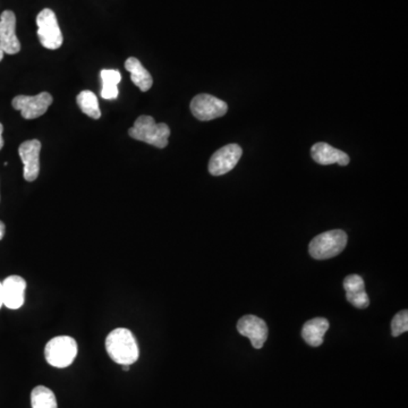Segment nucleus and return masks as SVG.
<instances>
[{"mask_svg":"<svg viewBox=\"0 0 408 408\" xmlns=\"http://www.w3.org/2000/svg\"><path fill=\"white\" fill-rule=\"evenodd\" d=\"M106 350L112 361L119 365L135 363L140 356V350L134 335L126 328L112 330L106 339Z\"/></svg>","mask_w":408,"mask_h":408,"instance_id":"1","label":"nucleus"},{"mask_svg":"<svg viewBox=\"0 0 408 408\" xmlns=\"http://www.w3.org/2000/svg\"><path fill=\"white\" fill-rule=\"evenodd\" d=\"M129 135L134 140L148 143L158 149H163L168 146L171 129L167 124L156 123L151 116H140L133 127L129 129Z\"/></svg>","mask_w":408,"mask_h":408,"instance_id":"2","label":"nucleus"},{"mask_svg":"<svg viewBox=\"0 0 408 408\" xmlns=\"http://www.w3.org/2000/svg\"><path fill=\"white\" fill-rule=\"evenodd\" d=\"M77 356V343L70 335H59L48 341L45 348V361L51 367L65 369Z\"/></svg>","mask_w":408,"mask_h":408,"instance_id":"3","label":"nucleus"},{"mask_svg":"<svg viewBox=\"0 0 408 408\" xmlns=\"http://www.w3.org/2000/svg\"><path fill=\"white\" fill-rule=\"evenodd\" d=\"M346 245L347 235L344 230H330L313 238L308 246V252L316 260H327L340 254Z\"/></svg>","mask_w":408,"mask_h":408,"instance_id":"4","label":"nucleus"},{"mask_svg":"<svg viewBox=\"0 0 408 408\" xmlns=\"http://www.w3.org/2000/svg\"><path fill=\"white\" fill-rule=\"evenodd\" d=\"M37 26L38 37L45 49L57 50L62 47L64 38L53 11L50 9H42L37 16Z\"/></svg>","mask_w":408,"mask_h":408,"instance_id":"5","label":"nucleus"},{"mask_svg":"<svg viewBox=\"0 0 408 408\" xmlns=\"http://www.w3.org/2000/svg\"><path fill=\"white\" fill-rule=\"evenodd\" d=\"M53 101V95L48 92L37 95H17L11 101V106L15 110L21 112L23 118L36 119L45 114Z\"/></svg>","mask_w":408,"mask_h":408,"instance_id":"6","label":"nucleus"},{"mask_svg":"<svg viewBox=\"0 0 408 408\" xmlns=\"http://www.w3.org/2000/svg\"><path fill=\"white\" fill-rule=\"evenodd\" d=\"M228 106L225 101L211 95H198L190 101V112L196 119L213 121L226 115Z\"/></svg>","mask_w":408,"mask_h":408,"instance_id":"7","label":"nucleus"},{"mask_svg":"<svg viewBox=\"0 0 408 408\" xmlns=\"http://www.w3.org/2000/svg\"><path fill=\"white\" fill-rule=\"evenodd\" d=\"M243 150L235 143L227 144L213 154L209 161V173L213 176H221L230 173L242 158Z\"/></svg>","mask_w":408,"mask_h":408,"instance_id":"8","label":"nucleus"},{"mask_svg":"<svg viewBox=\"0 0 408 408\" xmlns=\"http://www.w3.org/2000/svg\"><path fill=\"white\" fill-rule=\"evenodd\" d=\"M40 151L41 142L39 140L26 141L18 148V154L23 165V176L28 182H34L40 173Z\"/></svg>","mask_w":408,"mask_h":408,"instance_id":"9","label":"nucleus"},{"mask_svg":"<svg viewBox=\"0 0 408 408\" xmlns=\"http://www.w3.org/2000/svg\"><path fill=\"white\" fill-rule=\"evenodd\" d=\"M0 48L9 55H16L21 51V42L16 36L14 11H5L0 15Z\"/></svg>","mask_w":408,"mask_h":408,"instance_id":"10","label":"nucleus"},{"mask_svg":"<svg viewBox=\"0 0 408 408\" xmlns=\"http://www.w3.org/2000/svg\"><path fill=\"white\" fill-rule=\"evenodd\" d=\"M238 333L251 340L252 346L260 350L268 338V326L255 316H245L237 323Z\"/></svg>","mask_w":408,"mask_h":408,"instance_id":"11","label":"nucleus"},{"mask_svg":"<svg viewBox=\"0 0 408 408\" xmlns=\"http://www.w3.org/2000/svg\"><path fill=\"white\" fill-rule=\"evenodd\" d=\"M3 305L11 310L22 308L26 301V281L20 276H9L3 283Z\"/></svg>","mask_w":408,"mask_h":408,"instance_id":"12","label":"nucleus"},{"mask_svg":"<svg viewBox=\"0 0 408 408\" xmlns=\"http://www.w3.org/2000/svg\"><path fill=\"white\" fill-rule=\"evenodd\" d=\"M311 156L313 158L314 161L319 165L327 166L338 163L340 166H347L350 163V157L347 156V154L325 142L316 143L311 148Z\"/></svg>","mask_w":408,"mask_h":408,"instance_id":"13","label":"nucleus"},{"mask_svg":"<svg viewBox=\"0 0 408 408\" xmlns=\"http://www.w3.org/2000/svg\"><path fill=\"white\" fill-rule=\"evenodd\" d=\"M344 288L346 299L350 304L358 308H365L370 305L369 296L365 291V285L361 276L350 274L345 278Z\"/></svg>","mask_w":408,"mask_h":408,"instance_id":"14","label":"nucleus"},{"mask_svg":"<svg viewBox=\"0 0 408 408\" xmlns=\"http://www.w3.org/2000/svg\"><path fill=\"white\" fill-rule=\"evenodd\" d=\"M329 329V321L325 318H314L303 326L302 337L310 346L319 347Z\"/></svg>","mask_w":408,"mask_h":408,"instance_id":"15","label":"nucleus"},{"mask_svg":"<svg viewBox=\"0 0 408 408\" xmlns=\"http://www.w3.org/2000/svg\"><path fill=\"white\" fill-rule=\"evenodd\" d=\"M125 68L131 74V80L141 91L146 92L151 89L154 84L151 74L149 73L148 70L144 68L141 64L139 59L135 57H131L125 62Z\"/></svg>","mask_w":408,"mask_h":408,"instance_id":"16","label":"nucleus"},{"mask_svg":"<svg viewBox=\"0 0 408 408\" xmlns=\"http://www.w3.org/2000/svg\"><path fill=\"white\" fill-rule=\"evenodd\" d=\"M102 80L101 97L106 100H114L119 95L118 84L121 83L122 74L117 70H102L100 73Z\"/></svg>","mask_w":408,"mask_h":408,"instance_id":"17","label":"nucleus"},{"mask_svg":"<svg viewBox=\"0 0 408 408\" xmlns=\"http://www.w3.org/2000/svg\"><path fill=\"white\" fill-rule=\"evenodd\" d=\"M76 102L79 104L80 109L85 115L93 119H99L101 117L100 108L97 95L91 91H82L76 98Z\"/></svg>","mask_w":408,"mask_h":408,"instance_id":"18","label":"nucleus"},{"mask_svg":"<svg viewBox=\"0 0 408 408\" xmlns=\"http://www.w3.org/2000/svg\"><path fill=\"white\" fill-rule=\"evenodd\" d=\"M32 408H58L56 396L45 386H38L31 392Z\"/></svg>","mask_w":408,"mask_h":408,"instance_id":"19","label":"nucleus"},{"mask_svg":"<svg viewBox=\"0 0 408 408\" xmlns=\"http://www.w3.org/2000/svg\"><path fill=\"white\" fill-rule=\"evenodd\" d=\"M392 331L394 337H398L402 333L408 331V312L407 310L400 311L399 313L394 316L392 321Z\"/></svg>","mask_w":408,"mask_h":408,"instance_id":"20","label":"nucleus"},{"mask_svg":"<svg viewBox=\"0 0 408 408\" xmlns=\"http://www.w3.org/2000/svg\"><path fill=\"white\" fill-rule=\"evenodd\" d=\"M3 131H4V126L3 124L0 123V150H1V149H3L4 146Z\"/></svg>","mask_w":408,"mask_h":408,"instance_id":"21","label":"nucleus"},{"mask_svg":"<svg viewBox=\"0 0 408 408\" xmlns=\"http://www.w3.org/2000/svg\"><path fill=\"white\" fill-rule=\"evenodd\" d=\"M5 224H4L3 221H0V241L3 240L4 235H5Z\"/></svg>","mask_w":408,"mask_h":408,"instance_id":"22","label":"nucleus"},{"mask_svg":"<svg viewBox=\"0 0 408 408\" xmlns=\"http://www.w3.org/2000/svg\"><path fill=\"white\" fill-rule=\"evenodd\" d=\"M3 306V285L0 283V308Z\"/></svg>","mask_w":408,"mask_h":408,"instance_id":"23","label":"nucleus"},{"mask_svg":"<svg viewBox=\"0 0 408 408\" xmlns=\"http://www.w3.org/2000/svg\"><path fill=\"white\" fill-rule=\"evenodd\" d=\"M4 51L3 49H1V48H0V62H1V60H3L4 58Z\"/></svg>","mask_w":408,"mask_h":408,"instance_id":"24","label":"nucleus"}]
</instances>
